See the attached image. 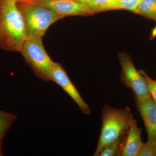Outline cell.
<instances>
[{"label": "cell", "instance_id": "cell-1", "mask_svg": "<svg viewBox=\"0 0 156 156\" xmlns=\"http://www.w3.org/2000/svg\"><path fill=\"white\" fill-rule=\"evenodd\" d=\"M27 39L24 21L16 3L0 7V48L20 53Z\"/></svg>", "mask_w": 156, "mask_h": 156}, {"label": "cell", "instance_id": "cell-2", "mask_svg": "<svg viewBox=\"0 0 156 156\" xmlns=\"http://www.w3.org/2000/svg\"><path fill=\"white\" fill-rule=\"evenodd\" d=\"M101 118V133L94 156H99L106 146L126 134L133 119L128 107L119 109L108 105H104Z\"/></svg>", "mask_w": 156, "mask_h": 156}, {"label": "cell", "instance_id": "cell-3", "mask_svg": "<svg viewBox=\"0 0 156 156\" xmlns=\"http://www.w3.org/2000/svg\"><path fill=\"white\" fill-rule=\"evenodd\" d=\"M16 5L22 14L27 39L42 38L51 24L64 17L32 0H25Z\"/></svg>", "mask_w": 156, "mask_h": 156}, {"label": "cell", "instance_id": "cell-4", "mask_svg": "<svg viewBox=\"0 0 156 156\" xmlns=\"http://www.w3.org/2000/svg\"><path fill=\"white\" fill-rule=\"evenodd\" d=\"M20 53L37 77L46 82L50 81L53 61L45 50L42 38L27 39Z\"/></svg>", "mask_w": 156, "mask_h": 156}, {"label": "cell", "instance_id": "cell-5", "mask_svg": "<svg viewBox=\"0 0 156 156\" xmlns=\"http://www.w3.org/2000/svg\"><path fill=\"white\" fill-rule=\"evenodd\" d=\"M118 58L122 68L121 83L131 89L135 100L143 101L151 97L145 78L135 68L131 56L122 52L118 54Z\"/></svg>", "mask_w": 156, "mask_h": 156}, {"label": "cell", "instance_id": "cell-6", "mask_svg": "<svg viewBox=\"0 0 156 156\" xmlns=\"http://www.w3.org/2000/svg\"><path fill=\"white\" fill-rule=\"evenodd\" d=\"M50 81L59 85L74 101L84 114L89 115L91 114L90 107L84 101L66 71L58 62H53L52 63L50 70Z\"/></svg>", "mask_w": 156, "mask_h": 156}, {"label": "cell", "instance_id": "cell-7", "mask_svg": "<svg viewBox=\"0 0 156 156\" xmlns=\"http://www.w3.org/2000/svg\"><path fill=\"white\" fill-rule=\"evenodd\" d=\"M64 17L69 16H87L94 14L86 4L75 0H32Z\"/></svg>", "mask_w": 156, "mask_h": 156}, {"label": "cell", "instance_id": "cell-8", "mask_svg": "<svg viewBox=\"0 0 156 156\" xmlns=\"http://www.w3.org/2000/svg\"><path fill=\"white\" fill-rule=\"evenodd\" d=\"M137 110L144 122L148 140L156 143V105L151 97L145 100H135Z\"/></svg>", "mask_w": 156, "mask_h": 156}, {"label": "cell", "instance_id": "cell-9", "mask_svg": "<svg viewBox=\"0 0 156 156\" xmlns=\"http://www.w3.org/2000/svg\"><path fill=\"white\" fill-rule=\"evenodd\" d=\"M141 129L133 119L127 132L122 156H136L143 143L141 140Z\"/></svg>", "mask_w": 156, "mask_h": 156}, {"label": "cell", "instance_id": "cell-10", "mask_svg": "<svg viewBox=\"0 0 156 156\" xmlns=\"http://www.w3.org/2000/svg\"><path fill=\"white\" fill-rule=\"evenodd\" d=\"M17 119V116L14 114L0 110V156H3L2 145L4 137Z\"/></svg>", "mask_w": 156, "mask_h": 156}, {"label": "cell", "instance_id": "cell-11", "mask_svg": "<svg viewBox=\"0 0 156 156\" xmlns=\"http://www.w3.org/2000/svg\"><path fill=\"white\" fill-rule=\"evenodd\" d=\"M134 13L156 22V0H142Z\"/></svg>", "mask_w": 156, "mask_h": 156}, {"label": "cell", "instance_id": "cell-12", "mask_svg": "<svg viewBox=\"0 0 156 156\" xmlns=\"http://www.w3.org/2000/svg\"><path fill=\"white\" fill-rule=\"evenodd\" d=\"M127 133L113 142L108 144L101 151L98 156H122Z\"/></svg>", "mask_w": 156, "mask_h": 156}, {"label": "cell", "instance_id": "cell-13", "mask_svg": "<svg viewBox=\"0 0 156 156\" xmlns=\"http://www.w3.org/2000/svg\"><path fill=\"white\" fill-rule=\"evenodd\" d=\"M142 0H116L107 6L103 11L111 10H124L134 12Z\"/></svg>", "mask_w": 156, "mask_h": 156}, {"label": "cell", "instance_id": "cell-14", "mask_svg": "<svg viewBox=\"0 0 156 156\" xmlns=\"http://www.w3.org/2000/svg\"><path fill=\"white\" fill-rule=\"evenodd\" d=\"M116 0H86L83 4H86L92 10L93 14L103 12L105 8Z\"/></svg>", "mask_w": 156, "mask_h": 156}, {"label": "cell", "instance_id": "cell-15", "mask_svg": "<svg viewBox=\"0 0 156 156\" xmlns=\"http://www.w3.org/2000/svg\"><path fill=\"white\" fill-rule=\"evenodd\" d=\"M139 71L145 78L146 81L147 83L148 89L150 95L156 105V80L150 78L147 74L143 70H140Z\"/></svg>", "mask_w": 156, "mask_h": 156}, {"label": "cell", "instance_id": "cell-16", "mask_svg": "<svg viewBox=\"0 0 156 156\" xmlns=\"http://www.w3.org/2000/svg\"><path fill=\"white\" fill-rule=\"evenodd\" d=\"M154 144L148 140L145 143L143 144L136 156H154Z\"/></svg>", "mask_w": 156, "mask_h": 156}, {"label": "cell", "instance_id": "cell-17", "mask_svg": "<svg viewBox=\"0 0 156 156\" xmlns=\"http://www.w3.org/2000/svg\"><path fill=\"white\" fill-rule=\"evenodd\" d=\"M25 0H0V7L10 3H15L17 4Z\"/></svg>", "mask_w": 156, "mask_h": 156}, {"label": "cell", "instance_id": "cell-18", "mask_svg": "<svg viewBox=\"0 0 156 156\" xmlns=\"http://www.w3.org/2000/svg\"><path fill=\"white\" fill-rule=\"evenodd\" d=\"M154 38H156V25L152 30L151 34V39H153Z\"/></svg>", "mask_w": 156, "mask_h": 156}, {"label": "cell", "instance_id": "cell-19", "mask_svg": "<svg viewBox=\"0 0 156 156\" xmlns=\"http://www.w3.org/2000/svg\"><path fill=\"white\" fill-rule=\"evenodd\" d=\"M154 156H156V143L154 146Z\"/></svg>", "mask_w": 156, "mask_h": 156}, {"label": "cell", "instance_id": "cell-20", "mask_svg": "<svg viewBox=\"0 0 156 156\" xmlns=\"http://www.w3.org/2000/svg\"><path fill=\"white\" fill-rule=\"evenodd\" d=\"M75 1H77V2H79L82 3L84 1H86V0H75Z\"/></svg>", "mask_w": 156, "mask_h": 156}]
</instances>
